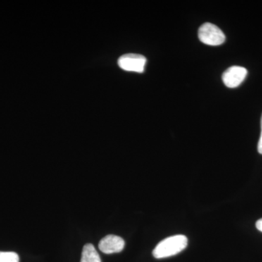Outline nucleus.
I'll use <instances>...</instances> for the list:
<instances>
[{
  "label": "nucleus",
  "instance_id": "4",
  "mask_svg": "<svg viewBox=\"0 0 262 262\" xmlns=\"http://www.w3.org/2000/svg\"><path fill=\"white\" fill-rule=\"evenodd\" d=\"M248 71L246 68L239 66L229 67L223 73L222 80L227 88L234 89L238 87L246 79Z\"/></svg>",
  "mask_w": 262,
  "mask_h": 262
},
{
  "label": "nucleus",
  "instance_id": "9",
  "mask_svg": "<svg viewBox=\"0 0 262 262\" xmlns=\"http://www.w3.org/2000/svg\"><path fill=\"white\" fill-rule=\"evenodd\" d=\"M256 227L258 230L262 232V219H260V220H258L257 222H256Z\"/></svg>",
  "mask_w": 262,
  "mask_h": 262
},
{
  "label": "nucleus",
  "instance_id": "3",
  "mask_svg": "<svg viewBox=\"0 0 262 262\" xmlns=\"http://www.w3.org/2000/svg\"><path fill=\"white\" fill-rule=\"evenodd\" d=\"M117 63L122 70L142 73L145 70L146 58L142 55L128 53L120 56Z\"/></svg>",
  "mask_w": 262,
  "mask_h": 262
},
{
  "label": "nucleus",
  "instance_id": "1",
  "mask_svg": "<svg viewBox=\"0 0 262 262\" xmlns=\"http://www.w3.org/2000/svg\"><path fill=\"white\" fill-rule=\"evenodd\" d=\"M188 239L185 235L177 234L167 237L157 245L153 256L155 258H165L175 256L187 247Z\"/></svg>",
  "mask_w": 262,
  "mask_h": 262
},
{
  "label": "nucleus",
  "instance_id": "5",
  "mask_svg": "<svg viewBox=\"0 0 262 262\" xmlns=\"http://www.w3.org/2000/svg\"><path fill=\"white\" fill-rule=\"evenodd\" d=\"M124 247H125L124 239L119 236L113 235V234L103 237L98 244L100 251L106 254L121 252Z\"/></svg>",
  "mask_w": 262,
  "mask_h": 262
},
{
  "label": "nucleus",
  "instance_id": "6",
  "mask_svg": "<svg viewBox=\"0 0 262 262\" xmlns=\"http://www.w3.org/2000/svg\"><path fill=\"white\" fill-rule=\"evenodd\" d=\"M80 262H101L97 251L92 244L84 245Z\"/></svg>",
  "mask_w": 262,
  "mask_h": 262
},
{
  "label": "nucleus",
  "instance_id": "8",
  "mask_svg": "<svg viewBox=\"0 0 262 262\" xmlns=\"http://www.w3.org/2000/svg\"><path fill=\"white\" fill-rule=\"evenodd\" d=\"M261 135H260L259 140L258 143V151L259 154L262 155V115L261 119Z\"/></svg>",
  "mask_w": 262,
  "mask_h": 262
},
{
  "label": "nucleus",
  "instance_id": "7",
  "mask_svg": "<svg viewBox=\"0 0 262 262\" xmlns=\"http://www.w3.org/2000/svg\"><path fill=\"white\" fill-rule=\"evenodd\" d=\"M0 262H19V256L15 252L0 251Z\"/></svg>",
  "mask_w": 262,
  "mask_h": 262
},
{
  "label": "nucleus",
  "instance_id": "2",
  "mask_svg": "<svg viewBox=\"0 0 262 262\" xmlns=\"http://www.w3.org/2000/svg\"><path fill=\"white\" fill-rule=\"evenodd\" d=\"M198 37L202 42L211 46H220L226 40L224 32L217 26L211 23L203 24L200 27Z\"/></svg>",
  "mask_w": 262,
  "mask_h": 262
}]
</instances>
